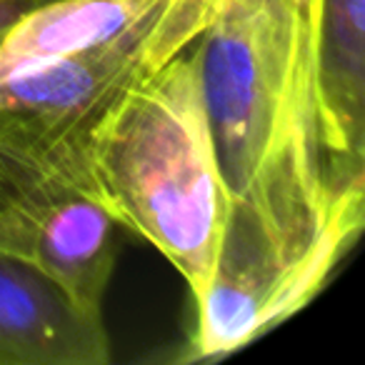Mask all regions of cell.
I'll use <instances>...</instances> for the list:
<instances>
[{
	"label": "cell",
	"instance_id": "cell-7",
	"mask_svg": "<svg viewBox=\"0 0 365 365\" xmlns=\"http://www.w3.org/2000/svg\"><path fill=\"white\" fill-rule=\"evenodd\" d=\"M315 108L328 190L365 188V0H318Z\"/></svg>",
	"mask_w": 365,
	"mask_h": 365
},
{
	"label": "cell",
	"instance_id": "cell-4",
	"mask_svg": "<svg viewBox=\"0 0 365 365\" xmlns=\"http://www.w3.org/2000/svg\"><path fill=\"white\" fill-rule=\"evenodd\" d=\"M363 228H340L298 260L283 258L248 208L230 203L208 285L178 363L218 360L293 318L328 283Z\"/></svg>",
	"mask_w": 365,
	"mask_h": 365
},
{
	"label": "cell",
	"instance_id": "cell-5",
	"mask_svg": "<svg viewBox=\"0 0 365 365\" xmlns=\"http://www.w3.org/2000/svg\"><path fill=\"white\" fill-rule=\"evenodd\" d=\"M118 223L88 188H61L0 208V250L33 263L83 308L103 313Z\"/></svg>",
	"mask_w": 365,
	"mask_h": 365
},
{
	"label": "cell",
	"instance_id": "cell-6",
	"mask_svg": "<svg viewBox=\"0 0 365 365\" xmlns=\"http://www.w3.org/2000/svg\"><path fill=\"white\" fill-rule=\"evenodd\" d=\"M106 315L33 263L0 250V365H108Z\"/></svg>",
	"mask_w": 365,
	"mask_h": 365
},
{
	"label": "cell",
	"instance_id": "cell-9",
	"mask_svg": "<svg viewBox=\"0 0 365 365\" xmlns=\"http://www.w3.org/2000/svg\"><path fill=\"white\" fill-rule=\"evenodd\" d=\"M53 0H0V41L33 11L48 6Z\"/></svg>",
	"mask_w": 365,
	"mask_h": 365
},
{
	"label": "cell",
	"instance_id": "cell-8",
	"mask_svg": "<svg viewBox=\"0 0 365 365\" xmlns=\"http://www.w3.org/2000/svg\"><path fill=\"white\" fill-rule=\"evenodd\" d=\"M158 3L160 0H53L23 18L0 41V83L113 41Z\"/></svg>",
	"mask_w": 365,
	"mask_h": 365
},
{
	"label": "cell",
	"instance_id": "cell-2",
	"mask_svg": "<svg viewBox=\"0 0 365 365\" xmlns=\"http://www.w3.org/2000/svg\"><path fill=\"white\" fill-rule=\"evenodd\" d=\"M88 190L145 240L198 300L218 258L230 195L218 168L193 46L108 113L88 150Z\"/></svg>",
	"mask_w": 365,
	"mask_h": 365
},
{
	"label": "cell",
	"instance_id": "cell-3",
	"mask_svg": "<svg viewBox=\"0 0 365 365\" xmlns=\"http://www.w3.org/2000/svg\"><path fill=\"white\" fill-rule=\"evenodd\" d=\"M220 0H160L103 46L0 83V208L88 188V150L130 88L188 51Z\"/></svg>",
	"mask_w": 365,
	"mask_h": 365
},
{
	"label": "cell",
	"instance_id": "cell-1",
	"mask_svg": "<svg viewBox=\"0 0 365 365\" xmlns=\"http://www.w3.org/2000/svg\"><path fill=\"white\" fill-rule=\"evenodd\" d=\"M318 0H220L195 38L205 115L230 203L298 260L363 228L365 188L330 193L315 108Z\"/></svg>",
	"mask_w": 365,
	"mask_h": 365
}]
</instances>
